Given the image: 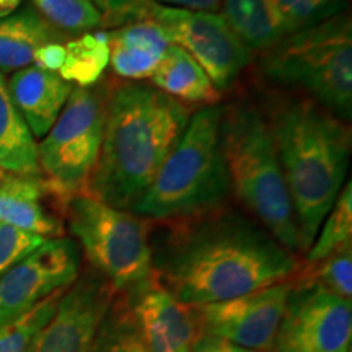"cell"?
<instances>
[{"instance_id": "obj_5", "label": "cell", "mask_w": 352, "mask_h": 352, "mask_svg": "<svg viewBox=\"0 0 352 352\" xmlns=\"http://www.w3.org/2000/svg\"><path fill=\"white\" fill-rule=\"evenodd\" d=\"M222 107L191 114L182 139L131 212L153 220H183L223 208L230 195L220 144Z\"/></svg>"}, {"instance_id": "obj_33", "label": "cell", "mask_w": 352, "mask_h": 352, "mask_svg": "<svg viewBox=\"0 0 352 352\" xmlns=\"http://www.w3.org/2000/svg\"><path fill=\"white\" fill-rule=\"evenodd\" d=\"M91 3H94L96 10H98L101 15H109V13L120 10L121 7H124L127 2H131V0H90Z\"/></svg>"}, {"instance_id": "obj_35", "label": "cell", "mask_w": 352, "mask_h": 352, "mask_svg": "<svg viewBox=\"0 0 352 352\" xmlns=\"http://www.w3.org/2000/svg\"><path fill=\"white\" fill-rule=\"evenodd\" d=\"M8 175H10V173H7L6 170H2V168H0V182H3V179H6Z\"/></svg>"}, {"instance_id": "obj_8", "label": "cell", "mask_w": 352, "mask_h": 352, "mask_svg": "<svg viewBox=\"0 0 352 352\" xmlns=\"http://www.w3.org/2000/svg\"><path fill=\"white\" fill-rule=\"evenodd\" d=\"M108 96L104 87L74 88L54 126L38 144L39 168L63 210L74 196L83 195L95 170Z\"/></svg>"}, {"instance_id": "obj_2", "label": "cell", "mask_w": 352, "mask_h": 352, "mask_svg": "<svg viewBox=\"0 0 352 352\" xmlns=\"http://www.w3.org/2000/svg\"><path fill=\"white\" fill-rule=\"evenodd\" d=\"M191 113L155 87L126 82L109 94L103 140L85 195L131 210L182 139Z\"/></svg>"}, {"instance_id": "obj_23", "label": "cell", "mask_w": 352, "mask_h": 352, "mask_svg": "<svg viewBox=\"0 0 352 352\" xmlns=\"http://www.w3.org/2000/svg\"><path fill=\"white\" fill-rule=\"evenodd\" d=\"M352 239V184L346 182L340 196L334 201L318 233H316L314 245L308 248L307 261L316 264L328 258L329 254L349 245Z\"/></svg>"}, {"instance_id": "obj_7", "label": "cell", "mask_w": 352, "mask_h": 352, "mask_svg": "<svg viewBox=\"0 0 352 352\" xmlns=\"http://www.w3.org/2000/svg\"><path fill=\"white\" fill-rule=\"evenodd\" d=\"M64 214L88 261L114 290L132 292L153 279L152 243L142 217L85 192L74 196Z\"/></svg>"}, {"instance_id": "obj_14", "label": "cell", "mask_w": 352, "mask_h": 352, "mask_svg": "<svg viewBox=\"0 0 352 352\" xmlns=\"http://www.w3.org/2000/svg\"><path fill=\"white\" fill-rule=\"evenodd\" d=\"M131 314L151 352H191L199 329L195 308L178 302L155 276L132 290Z\"/></svg>"}, {"instance_id": "obj_29", "label": "cell", "mask_w": 352, "mask_h": 352, "mask_svg": "<svg viewBox=\"0 0 352 352\" xmlns=\"http://www.w3.org/2000/svg\"><path fill=\"white\" fill-rule=\"evenodd\" d=\"M44 241L43 236L0 222V277Z\"/></svg>"}, {"instance_id": "obj_26", "label": "cell", "mask_w": 352, "mask_h": 352, "mask_svg": "<svg viewBox=\"0 0 352 352\" xmlns=\"http://www.w3.org/2000/svg\"><path fill=\"white\" fill-rule=\"evenodd\" d=\"M91 352H151L140 336L131 310H114L107 315L96 333Z\"/></svg>"}, {"instance_id": "obj_19", "label": "cell", "mask_w": 352, "mask_h": 352, "mask_svg": "<svg viewBox=\"0 0 352 352\" xmlns=\"http://www.w3.org/2000/svg\"><path fill=\"white\" fill-rule=\"evenodd\" d=\"M152 85L179 103L214 107L222 94L215 88L204 69L182 47L171 46L151 77Z\"/></svg>"}, {"instance_id": "obj_34", "label": "cell", "mask_w": 352, "mask_h": 352, "mask_svg": "<svg viewBox=\"0 0 352 352\" xmlns=\"http://www.w3.org/2000/svg\"><path fill=\"white\" fill-rule=\"evenodd\" d=\"M20 3L21 0H0V19H6V16L15 13Z\"/></svg>"}, {"instance_id": "obj_28", "label": "cell", "mask_w": 352, "mask_h": 352, "mask_svg": "<svg viewBox=\"0 0 352 352\" xmlns=\"http://www.w3.org/2000/svg\"><path fill=\"white\" fill-rule=\"evenodd\" d=\"M315 271L311 283L321 285L329 292L351 300L352 296V248L351 243L329 254Z\"/></svg>"}, {"instance_id": "obj_1", "label": "cell", "mask_w": 352, "mask_h": 352, "mask_svg": "<svg viewBox=\"0 0 352 352\" xmlns=\"http://www.w3.org/2000/svg\"><path fill=\"white\" fill-rule=\"evenodd\" d=\"M152 266L176 300L201 307L284 283L298 263L259 223L219 208L171 228L152 246Z\"/></svg>"}, {"instance_id": "obj_10", "label": "cell", "mask_w": 352, "mask_h": 352, "mask_svg": "<svg viewBox=\"0 0 352 352\" xmlns=\"http://www.w3.org/2000/svg\"><path fill=\"white\" fill-rule=\"evenodd\" d=\"M352 303L315 283L294 284L276 352H351Z\"/></svg>"}, {"instance_id": "obj_30", "label": "cell", "mask_w": 352, "mask_h": 352, "mask_svg": "<svg viewBox=\"0 0 352 352\" xmlns=\"http://www.w3.org/2000/svg\"><path fill=\"white\" fill-rule=\"evenodd\" d=\"M65 60V46L63 41L50 43L46 46L39 47L34 54L33 65L47 70V72H59Z\"/></svg>"}, {"instance_id": "obj_20", "label": "cell", "mask_w": 352, "mask_h": 352, "mask_svg": "<svg viewBox=\"0 0 352 352\" xmlns=\"http://www.w3.org/2000/svg\"><path fill=\"white\" fill-rule=\"evenodd\" d=\"M220 8L223 20L250 51L266 52L292 33L272 0H222Z\"/></svg>"}, {"instance_id": "obj_24", "label": "cell", "mask_w": 352, "mask_h": 352, "mask_svg": "<svg viewBox=\"0 0 352 352\" xmlns=\"http://www.w3.org/2000/svg\"><path fill=\"white\" fill-rule=\"evenodd\" d=\"M33 6L47 23L64 34H83L103 23V15L90 0H33Z\"/></svg>"}, {"instance_id": "obj_25", "label": "cell", "mask_w": 352, "mask_h": 352, "mask_svg": "<svg viewBox=\"0 0 352 352\" xmlns=\"http://www.w3.org/2000/svg\"><path fill=\"white\" fill-rule=\"evenodd\" d=\"M65 290L52 294L21 318L0 327V352H30L34 338L50 321Z\"/></svg>"}, {"instance_id": "obj_12", "label": "cell", "mask_w": 352, "mask_h": 352, "mask_svg": "<svg viewBox=\"0 0 352 352\" xmlns=\"http://www.w3.org/2000/svg\"><path fill=\"white\" fill-rule=\"evenodd\" d=\"M292 287L294 283L284 280L230 300L192 307L199 334L222 338L254 352L274 351Z\"/></svg>"}, {"instance_id": "obj_22", "label": "cell", "mask_w": 352, "mask_h": 352, "mask_svg": "<svg viewBox=\"0 0 352 352\" xmlns=\"http://www.w3.org/2000/svg\"><path fill=\"white\" fill-rule=\"evenodd\" d=\"M65 60L57 74L77 88L94 87L109 65V43L104 32H88L70 39Z\"/></svg>"}, {"instance_id": "obj_16", "label": "cell", "mask_w": 352, "mask_h": 352, "mask_svg": "<svg viewBox=\"0 0 352 352\" xmlns=\"http://www.w3.org/2000/svg\"><path fill=\"white\" fill-rule=\"evenodd\" d=\"M47 196L54 192L44 176L8 175L0 182V222L46 240L64 236L63 220L44 204Z\"/></svg>"}, {"instance_id": "obj_9", "label": "cell", "mask_w": 352, "mask_h": 352, "mask_svg": "<svg viewBox=\"0 0 352 352\" xmlns=\"http://www.w3.org/2000/svg\"><path fill=\"white\" fill-rule=\"evenodd\" d=\"M147 20L160 26L171 44L182 47L204 69L222 94L252 63V51L236 38L222 15L165 7L153 0H131L103 16L101 25H124Z\"/></svg>"}, {"instance_id": "obj_17", "label": "cell", "mask_w": 352, "mask_h": 352, "mask_svg": "<svg viewBox=\"0 0 352 352\" xmlns=\"http://www.w3.org/2000/svg\"><path fill=\"white\" fill-rule=\"evenodd\" d=\"M107 34L109 65L118 77L127 82L151 78L171 46L164 30L147 20L129 21Z\"/></svg>"}, {"instance_id": "obj_4", "label": "cell", "mask_w": 352, "mask_h": 352, "mask_svg": "<svg viewBox=\"0 0 352 352\" xmlns=\"http://www.w3.org/2000/svg\"><path fill=\"white\" fill-rule=\"evenodd\" d=\"M220 144L232 191L277 243L290 253L302 250L267 118L250 103L222 108Z\"/></svg>"}, {"instance_id": "obj_11", "label": "cell", "mask_w": 352, "mask_h": 352, "mask_svg": "<svg viewBox=\"0 0 352 352\" xmlns=\"http://www.w3.org/2000/svg\"><path fill=\"white\" fill-rule=\"evenodd\" d=\"M80 252L67 236L47 239L0 277V327L77 280Z\"/></svg>"}, {"instance_id": "obj_15", "label": "cell", "mask_w": 352, "mask_h": 352, "mask_svg": "<svg viewBox=\"0 0 352 352\" xmlns=\"http://www.w3.org/2000/svg\"><path fill=\"white\" fill-rule=\"evenodd\" d=\"M8 94L34 139H43L63 113L74 87L59 74L28 65L7 82Z\"/></svg>"}, {"instance_id": "obj_13", "label": "cell", "mask_w": 352, "mask_h": 352, "mask_svg": "<svg viewBox=\"0 0 352 352\" xmlns=\"http://www.w3.org/2000/svg\"><path fill=\"white\" fill-rule=\"evenodd\" d=\"M114 289L100 274H87L60 296L56 311L30 352H91L96 333L113 307Z\"/></svg>"}, {"instance_id": "obj_6", "label": "cell", "mask_w": 352, "mask_h": 352, "mask_svg": "<svg viewBox=\"0 0 352 352\" xmlns=\"http://www.w3.org/2000/svg\"><path fill=\"white\" fill-rule=\"evenodd\" d=\"M264 77L307 98L342 121L352 118V25L341 15L298 30L264 52Z\"/></svg>"}, {"instance_id": "obj_3", "label": "cell", "mask_w": 352, "mask_h": 352, "mask_svg": "<svg viewBox=\"0 0 352 352\" xmlns=\"http://www.w3.org/2000/svg\"><path fill=\"white\" fill-rule=\"evenodd\" d=\"M267 122L307 252L346 184L351 127L307 96L276 103Z\"/></svg>"}, {"instance_id": "obj_27", "label": "cell", "mask_w": 352, "mask_h": 352, "mask_svg": "<svg viewBox=\"0 0 352 352\" xmlns=\"http://www.w3.org/2000/svg\"><path fill=\"white\" fill-rule=\"evenodd\" d=\"M290 32L310 28L346 12L347 0H272Z\"/></svg>"}, {"instance_id": "obj_32", "label": "cell", "mask_w": 352, "mask_h": 352, "mask_svg": "<svg viewBox=\"0 0 352 352\" xmlns=\"http://www.w3.org/2000/svg\"><path fill=\"white\" fill-rule=\"evenodd\" d=\"M165 7L183 8V10L192 12H215L220 8L222 0H153Z\"/></svg>"}, {"instance_id": "obj_21", "label": "cell", "mask_w": 352, "mask_h": 352, "mask_svg": "<svg viewBox=\"0 0 352 352\" xmlns=\"http://www.w3.org/2000/svg\"><path fill=\"white\" fill-rule=\"evenodd\" d=\"M0 168L10 175H41L38 144L10 98L6 76L0 74Z\"/></svg>"}, {"instance_id": "obj_18", "label": "cell", "mask_w": 352, "mask_h": 352, "mask_svg": "<svg viewBox=\"0 0 352 352\" xmlns=\"http://www.w3.org/2000/svg\"><path fill=\"white\" fill-rule=\"evenodd\" d=\"M64 39L65 34L57 32L33 8L0 19V74L28 67L39 47Z\"/></svg>"}, {"instance_id": "obj_31", "label": "cell", "mask_w": 352, "mask_h": 352, "mask_svg": "<svg viewBox=\"0 0 352 352\" xmlns=\"http://www.w3.org/2000/svg\"><path fill=\"white\" fill-rule=\"evenodd\" d=\"M191 352H254L210 334H197Z\"/></svg>"}]
</instances>
